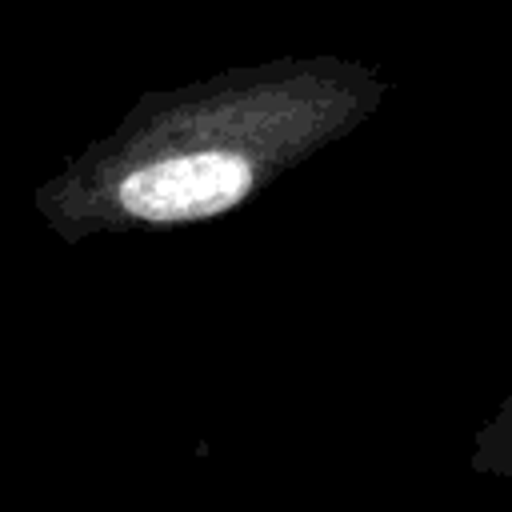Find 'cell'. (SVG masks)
<instances>
[{"mask_svg":"<svg viewBox=\"0 0 512 512\" xmlns=\"http://www.w3.org/2000/svg\"><path fill=\"white\" fill-rule=\"evenodd\" d=\"M252 188V168L232 152H184L152 160L128 172L116 188L120 208L148 224H180L220 216L244 200Z\"/></svg>","mask_w":512,"mask_h":512,"instance_id":"cell-1","label":"cell"}]
</instances>
